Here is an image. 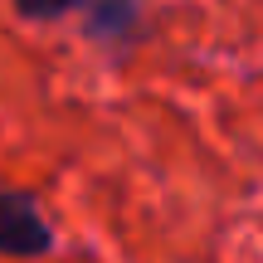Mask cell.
Listing matches in <instances>:
<instances>
[{
  "label": "cell",
  "mask_w": 263,
  "mask_h": 263,
  "mask_svg": "<svg viewBox=\"0 0 263 263\" xmlns=\"http://www.w3.org/2000/svg\"><path fill=\"white\" fill-rule=\"evenodd\" d=\"M54 234H49L44 215L29 195H15V190H0V254L5 258H39L49 254Z\"/></svg>",
  "instance_id": "cell-1"
},
{
  "label": "cell",
  "mask_w": 263,
  "mask_h": 263,
  "mask_svg": "<svg viewBox=\"0 0 263 263\" xmlns=\"http://www.w3.org/2000/svg\"><path fill=\"white\" fill-rule=\"evenodd\" d=\"M15 5H20V15H29V20H59V15H68L78 0H15Z\"/></svg>",
  "instance_id": "cell-2"
}]
</instances>
